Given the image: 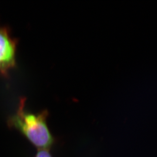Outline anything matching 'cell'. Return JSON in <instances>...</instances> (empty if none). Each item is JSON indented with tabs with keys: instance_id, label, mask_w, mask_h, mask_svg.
Segmentation results:
<instances>
[{
	"instance_id": "obj_1",
	"label": "cell",
	"mask_w": 157,
	"mask_h": 157,
	"mask_svg": "<svg viewBox=\"0 0 157 157\" xmlns=\"http://www.w3.org/2000/svg\"><path fill=\"white\" fill-rule=\"evenodd\" d=\"M25 102L21 100L16 113L8 119V125L18 131L37 148L48 149L54 144L55 138L47 123L48 111L30 113L25 109Z\"/></svg>"
},
{
	"instance_id": "obj_2",
	"label": "cell",
	"mask_w": 157,
	"mask_h": 157,
	"mask_svg": "<svg viewBox=\"0 0 157 157\" xmlns=\"http://www.w3.org/2000/svg\"><path fill=\"white\" fill-rule=\"evenodd\" d=\"M16 44L6 29L0 28V73L6 74L15 65Z\"/></svg>"
},
{
	"instance_id": "obj_3",
	"label": "cell",
	"mask_w": 157,
	"mask_h": 157,
	"mask_svg": "<svg viewBox=\"0 0 157 157\" xmlns=\"http://www.w3.org/2000/svg\"><path fill=\"white\" fill-rule=\"evenodd\" d=\"M35 157H52L48 149H42L37 152Z\"/></svg>"
}]
</instances>
